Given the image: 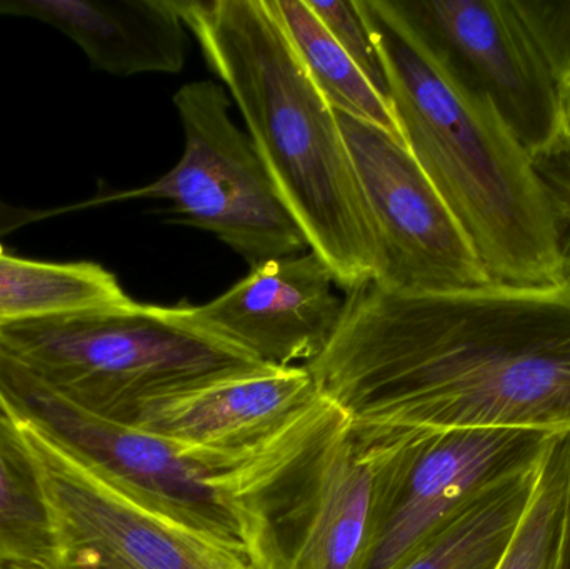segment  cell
I'll return each instance as SVG.
<instances>
[{"instance_id":"24","label":"cell","mask_w":570,"mask_h":569,"mask_svg":"<svg viewBox=\"0 0 570 569\" xmlns=\"http://www.w3.org/2000/svg\"><path fill=\"white\" fill-rule=\"evenodd\" d=\"M0 569H49L39 563H10Z\"/></svg>"},{"instance_id":"18","label":"cell","mask_w":570,"mask_h":569,"mask_svg":"<svg viewBox=\"0 0 570 569\" xmlns=\"http://www.w3.org/2000/svg\"><path fill=\"white\" fill-rule=\"evenodd\" d=\"M52 551V513L39 464L19 426L0 411V568L47 567Z\"/></svg>"},{"instance_id":"10","label":"cell","mask_w":570,"mask_h":569,"mask_svg":"<svg viewBox=\"0 0 570 569\" xmlns=\"http://www.w3.org/2000/svg\"><path fill=\"white\" fill-rule=\"evenodd\" d=\"M445 69L485 97L532 159L566 137L554 79L512 0H394Z\"/></svg>"},{"instance_id":"4","label":"cell","mask_w":570,"mask_h":569,"mask_svg":"<svg viewBox=\"0 0 570 569\" xmlns=\"http://www.w3.org/2000/svg\"><path fill=\"white\" fill-rule=\"evenodd\" d=\"M17 424L100 480L273 569L269 507L342 411L317 394L279 426L236 447H194L89 413L33 381L6 401Z\"/></svg>"},{"instance_id":"15","label":"cell","mask_w":570,"mask_h":569,"mask_svg":"<svg viewBox=\"0 0 570 569\" xmlns=\"http://www.w3.org/2000/svg\"><path fill=\"white\" fill-rule=\"evenodd\" d=\"M541 467L479 494L419 545L397 569H498L531 503Z\"/></svg>"},{"instance_id":"3","label":"cell","mask_w":570,"mask_h":569,"mask_svg":"<svg viewBox=\"0 0 570 569\" xmlns=\"http://www.w3.org/2000/svg\"><path fill=\"white\" fill-rule=\"evenodd\" d=\"M285 206L345 293L374 281L379 244L337 114L269 0H176Z\"/></svg>"},{"instance_id":"1","label":"cell","mask_w":570,"mask_h":569,"mask_svg":"<svg viewBox=\"0 0 570 569\" xmlns=\"http://www.w3.org/2000/svg\"><path fill=\"white\" fill-rule=\"evenodd\" d=\"M305 370L358 430L570 433V279L348 291Z\"/></svg>"},{"instance_id":"19","label":"cell","mask_w":570,"mask_h":569,"mask_svg":"<svg viewBox=\"0 0 570 569\" xmlns=\"http://www.w3.org/2000/svg\"><path fill=\"white\" fill-rule=\"evenodd\" d=\"M570 480V433L552 441L514 540L498 569H561Z\"/></svg>"},{"instance_id":"11","label":"cell","mask_w":570,"mask_h":569,"mask_svg":"<svg viewBox=\"0 0 570 569\" xmlns=\"http://www.w3.org/2000/svg\"><path fill=\"white\" fill-rule=\"evenodd\" d=\"M374 473L371 447L342 414L274 494L273 569H358Z\"/></svg>"},{"instance_id":"9","label":"cell","mask_w":570,"mask_h":569,"mask_svg":"<svg viewBox=\"0 0 570 569\" xmlns=\"http://www.w3.org/2000/svg\"><path fill=\"white\" fill-rule=\"evenodd\" d=\"M17 426L39 464L52 513L47 568L257 569L239 551L117 490L36 431Z\"/></svg>"},{"instance_id":"20","label":"cell","mask_w":570,"mask_h":569,"mask_svg":"<svg viewBox=\"0 0 570 569\" xmlns=\"http://www.w3.org/2000/svg\"><path fill=\"white\" fill-rule=\"evenodd\" d=\"M554 79L570 134V0H512ZM568 139V137H566Z\"/></svg>"},{"instance_id":"21","label":"cell","mask_w":570,"mask_h":569,"mask_svg":"<svg viewBox=\"0 0 570 569\" xmlns=\"http://www.w3.org/2000/svg\"><path fill=\"white\" fill-rule=\"evenodd\" d=\"M322 26L351 57L365 79L389 100L387 79L381 53L357 0H307Z\"/></svg>"},{"instance_id":"12","label":"cell","mask_w":570,"mask_h":569,"mask_svg":"<svg viewBox=\"0 0 570 569\" xmlns=\"http://www.w3.org/2000/svg\"><path fill=\"white\" fill-rule=\"evenodd\" d=\"M335 277L315 253L266 261L203 306L177 304L190 326L239 347L266 366H304L327 346L344 301Z\"/></svg>"},{"instance_id":"7","label":"cell","mask_w":570,"mask_h":569,"mask_svg":"<svg viewBox=\"0 0 570 569\" xmlns=\"http://www.w3.org/2000/svg\"><path fill=\"white\" fill-rule=\"evenodd\" d=\"M354 430L371 447L375 468L358 569H397L479 494L538 468L559 436L524 430Z\"/></svg>"},{"instance_id":"8","label":"cell","mask_w":570,"mask_h":569,"mask_svg":"<svg viewBox=\"0 0 570 569\" xmlns=\"http://www.w3.org/2000/svg\"><path fill=\"white\" fill-rule=\"evenodd\" d=\"M335 114L377 236L372 283L402 296L495 283L405 144L372 124Z\"/></svg>"},{"instance_id":"5","label":"cell","mask_w":570,"mask_h":569,"mask_svg":"<svg viewBox=\"0 0 570 569\" xmlns=\"http://www.w3.org/2000/svg\"><path fill=\"white\" fill-rule=\"evenodd\" d=\"M0 361L120 423L149 398L266 366L190 326L174 306L136 301L2 323Z\"/></svg>"},{"instance_id":"2","label":"cell","mask_w":570,"mask_h":569,"mask_svg":"<svg viewBox=\"0 0 570 569\" xmlns=\"http://www.w3.org/2000/svg\"><path fill=\"white\" fill-rule=\"evenodd\" d=\"M402 140L495 283L568 279L534 159L485 97L462 86L394 0H357Z\"/></svg>"},{"instance_id":"22","label":"cell","mask_w":570,"mask_h":569,"mask_svg":"<svg viewBox=\"0 0 570 569\" xmlns=\"http://www.w3.org/2000/svg\"><path fill=\"white\" fill-rule=\"evenodd\" d=\"M534 166L548 196L566 276L570 279V134L558 149L535 157Z\"/></svg>"},{"instance_id":"13","label":"cell","mask_w":570,"mask_h":569,"mask_svg":"<svg viewBox=\"0 0 570 569\" xmlns=\"http://www.w3.org/2000/svg\"><path fill=\"white\" fill-rule=\"evenodd\" d=\"M317 394L305 366H263L149 398L124 423L176 443L236 447L269 433Z\"/></svg>"},{"instance_id":"14","label":"cell","mask_w":570,"mask_h":569,"mask_svg":"<svg viewBox=\"0 0 570 569\" xmlns=\"http://www.w3.org/2000/svg\"><path fill=\"white\" fill-rule=\"evenodd\" d=\"M0 17L49 23L83 50L94 69L114 76L177 73L186 63L176 0H0Z\"/></svg>"},{"instance_id":"6","label":"cell","mask_w":570,"mask_h":569,"mask_svg":"<svg viewBox=\"0 0 570 569\" xmlns=\"http://www.w3.org/2000/svg\"><path fill=\"white\" fill-rule=\"evenodd\" d=\"M186 147L179 163L147 186L97 197L83 206L169 200L170 223L214 234L250 267L297 256L307 237L285 206L253 140L229 116L226 89L214 80L174 94Z\"/></svg>"},{"instance_id":"23","label":"cell","mask_w":570,"mask_h":569,"mask_svg":"<svg viewBox=\"0 0 570 569\" xmlns=\"http://www.w3.org/2000/svg\"><path fill=\"white\" fill-rule=\"evenodd\" d=\"M561 569H570V480L568 504H566L564 530H562Z\"/></svg>"},{"instance_id":"17","label":"cell","mask_w":570,"mask_h":569,"mask_svg":"<svg viewBox=\"0 0 570 569\" xmlns=\"http://www.w3.org/2000/svg\"><path fill=\"white\" fill-rule=\"evenodd\" d=\"M298 59L335 112L364 120L402 140L394 110L335 42L307 0H269Z\"/></svg>"},{"instance_id":"16","label":"cell","mask_w":570,"mask_h":569,"mask_svg":"<svg viewBox=\"0 0 570 569\" xmlns=\"http://www.w3.org/2000/svg\"><path fill=\"white\" fill-rule=\"evenodd\" d=\"M130 301L119 279L100 264L26 259L0 247V324Z\"/></svg>"}]
</instances>
